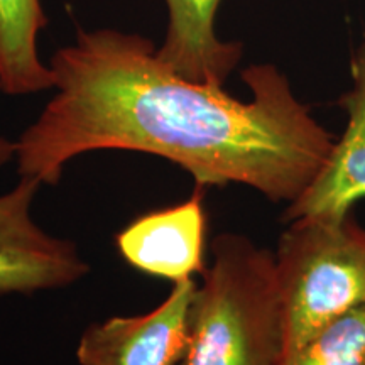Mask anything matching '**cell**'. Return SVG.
Segmentation results:
<instances>
[{
  "label": "cell",
  "mask_w": 365,
  "mask_h": 365,
  "mask_svg": "<svg viewBox=\"0 0 365 365\" xmlns=\"http://www.w3.org/2000/svg\"><path fill=\"white\" fill-rule=\"evenodd\" d=\"M4 91V83L2 78H0V93ZM16 153H17V144L16 140H9L6 135L0 134V170H2L6 164L16 159Z\"/></svg>",
  "instance_id": "8fae6325"
},
{
  "label": "cell",
  "mask_w": 365,
  "mask_h": 365,
  "mask_svg": "<svg viewBox=\"0 0 365 365\" xmlns=\"http://www.w3.org/2000/svg\"><path fill=\"white\" fill-rule=\"evenodd\" d=\"M281 365H365V304L328 322Z\"/></svg>",
  "instance_id": "30bf717a"
},
{
  "label": "cell",
  "mask_w": 365,
  "mask_h": 365,
  "mask_svg": "<svg viewBox=\"0 0 365 365\" xmlns=\"http://www.w3.org/2000/svg\"><path fill=\"white\" fill-rule=\"evenodd\" d=\"M202 277L180 365H281L286 322L274 250L223 232L212 242V264Z\"/></svg>",
  "instance_id": "7a4b0ae2"
},
{
  "label": "cell",
  "mask_w": 365,
  "mask_h": 365,
  "mask_svg": "<svg viewBox=\"0 0 365 365\" xmlns=\"http://www.w3.org/2000/svg\"><path fill=\"white\" fill-rule=\"evenodd\" d=\"M274 261L284 308V357L333 318L365 304V227L354 212L289 222Z\"/></svg>",
  "instance_id": "3957f363"
},
{
  "label": "cell",
  "mask_w": 365,
  "mask_h": 365,
  "mask_svg": "<svg viewBox=\"0 0 365 365\" xmlns=\"http://www.w3.org/2000/svg\"><path fill=\"white\" fill-rule=\"evenodd\" d=\"M345 129L307 190L286 205L282 222L299 218H340L365 200V39L350 56V86L339 98Z\"/></svg>",
  "instance_id": "8992f818"
},
{
  "label": "cell",
  "mask_w": 365,
  "mask_h": 365,
  "mask_svg": "<svg viewBox=\"0 0 365 365\" xmlns=\"http://www.w3.org/2000/svg\"><path fill=\"white\" fill-rule=\"evenodd\" d=\"M34 178L21 176L0 195V294H33L75 284L90 266L76 244L43 230L31 215L41 188Z\"/></svg>",
  "instance_id": "277c9868"
},
{
  "label": "cell",
  "mask_w": 365,
  "mask_h": 365,
  "mask_svg": "<svg viewBox=\"0 0 365 365\" xmlns=\"http://www.w3.org/2000/svg\"><path fill=\"white\" fill-rule=\"evenodd\" d=\"M203 188L175 207L139 217L117 235V247L132 267L173 282L205 271Z\"/></svg>",
  "instance_id": "52a82bcc"
},
{
  "label": "cell",
  "mask_w": 365,
  "mask_h": 365,
  "mask_svg": "<svg viewBox=\"0 0 365 365\" xmlns=\"http://www.w3.org/2000/svg\"><path fill=\"white\" fill-rule=\"evenodd\" d=\"M195 291L196 282L188 277L175 282L153 312L90 325L76 349L80 365H180L190 344Z\"/></svg>",
  "instance_id": "5b68a950"
},
{
  "label": "cell",
  "mask_w": 365,
  "mask_h": 365,
  "mask_svg": "<svg viewBox=\"0 0 365 365\" xmlns=\"http://www.w3.org/2000/svg\"><path fill=\"white\" fill-rule=\"evenodd\" d=\"M49 66L53 98L16 140L17 171L41 185H58L85 153L135 150L175 163L202 188L235 182L289 205L335 144L272 63L240 71L250 98L239 100L182 78L149 38L100 27L78 29Z\"/></svg>",
  "instance_id": "6da1fadb"
},
{
  "label": "cell",
  "mask_w": 365,
  "mask_h": 365,
  "mask_svg": "<svg viewBox=\"0 0 365 365\" xmlns=\"http://www.w3.org/2000/svg\"><path fill=\"white\" fill-rule=\"evenodd\" d=\"M168 26L158 56L166 66L195 83L225 86L244 56L240 41L217 34L222 0H164Z\"/></svg>",
  "instance_id": "ba28073f"
},
{
  "label": "cell",
  "mask_w": 365,
  "mask_h": 365,
  "mask_svg": "<svg viewBox=\"0 0 365 365\" xmlns=\"http://www.w3.org/2000/svg\"><path fill=\"white\" fill-rule=\"evenodd\" d=\"M48 26L41 0H0V78L4 93L53 90L51 66L39 56V33Z\"/></svg>",
  "instance_id": "9c48e42d"
}]
</instances>
